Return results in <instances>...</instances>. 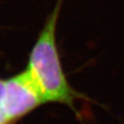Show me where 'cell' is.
Here are the masks:
<instances>
[{
  "instance_id": "obj_3",
  "label": "cell",
  "mask_w": 124,
  "mask_h": 124,
  "mask_svg": "<svg viewBox=\"0 0 124 124\" xmlns=\"http://www.w3.org/2000/svg\"><path fill=\"white\" fill-rule=\"evenodd\" d=\"M4 82H5V80L0 78V114H4V110H3V97H4Z\"/></svg>"
},
{
  "instance_id": "obj_4",
  "label": "cell",
  "mask_w": 124,
  "mask_h": 124,
  "mask_svg": "<svg viewBox=\"0 0 124 124\" xmlns=\"http://www.w3.org/2000/svg\"><path fill=\"white\" fill-rule=\"evenodd\" d=\"M0 124H10L4 114H0Z\"/></svg>"
},
{
  "instance_id": "obj_1",
  "label": "cell",
  "mask_w": 124,
  "mask_h": 124,
  "mask_svg": "<svg viewBox=\"0 0 124 124\" xmlns=\"http://www.w3.org/2000/svg\"><path fill=\"white\" fill-rule=\"evenodd\" d=\"M64 0H57L29 54L27 70L38 85L46 103L67 106L78 113L75 102L86 99L71 86L63 71L56 42V26Z\"/></svg>"
},
{
  "instance_id": "obj_2",
  "label": "cell",
  "mask_w": 124,
  "mask_h": 124,
  "mask_svg": "<svg viewBox=\"0 0 124 124\" xmlns=\"http://www.w3.org/2000/svg\"><path fill=\"white\" fill-rule=\"evenodd\" d=\"M44 103L42 93L27 68L4 82L3 110L10 124Z\"/></svg>"
}]
</instances>
